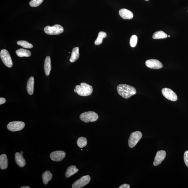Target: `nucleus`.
<instances>
[{
    "mask_svg": "<svg viewBox=\"0 0 188 188\" xmlns=\"http://www.w3.org/2000/svg\"><path fill=\"white\" fill-rule=\"evenodd\" d=\"M117 90L119 95L125 99L129 98L137 93L134 87L125 84H120L117 86Z\"/></svg>",
    "mask_w": 188,
    "mask_h": 188,
    "instance_id": "1",
    "label": "nucleus"
},
{
    "mask_svg": "<svg viewBox=\"0 0 188 188\" xmlns=\"http://www.w3.org/2000/svg\"><path fill=\"white\" fill-rule=\"evenodd\" d=\"M75 87L74 92L82 96H88L90 95L93 92V87L85 83H82L81 85H76Z\"/></svg>",
    "mask_w": 188,
    "mask_h": 188,
    "instance_id": "2",
    "label": "nucleus"
},
{
    "mask_svg": "<svg viewBox=\"0 0 188 188\" xmlns=\"http://www.w3.org/2000/svg\"><path fill=\"white\" fill-rule=\"evenodd\" d=\"M98 117L97 114L93 111L82 113L80 116V119L85 123L95 122L97 120Z\"/></svg>",
    "mask_w": 188,
    "mask_h": 188,
    "instance_id": "3",
    "label": "nucleus"
},
{
    "mask_svg": "<svg viewBox=\"0 0 188 188\" xmlns=\"http://www.w3.org/2000/svg\"><path fill=\"white\" fill-rule=\"evenodd\" d=\"M64 30V28L59 25H54L52 27L47 26L44 28L45 32L49 35H59L63 32Z\"/></svg>",
    "mask_w": 188,
    "mask_h": 188,
    "instance_id": "4",
    "label": "nucleus"
},
{
    "mask_svg": "<svg viewBox=\"0 0 188 188\" xmlns=\"http://www.w3.org/2000/svg\"><path fill=\"white\" fill-rule=\"evenodd\" d=\"M142 137V133L140 131H136L132 133L128 140L129 147L131 148L134 147Z\"/></svg>",
    "mask_w": 188,
    "mask_h": 188,
    "instance_id": "5",
    "label": "nucleus"
},
{
    "mask_svg": "<svg viewBox=\"0 0 188 188\" xmlns=\"http://www.w3.org/2000/svg\"><path fill=\"white\" fill-rule=\"evenodd\" d=\"M0 56L2 61L7 67L11 68L13 64L10 55L8 51L5 49L1 50L0 53Z\"/></svg>",
    "mask_w": 188,
    "mask_h": 188,
    "instance_id": "6",
    "label": "nucleus"
},
{
    "mask_svg": "<svg viewBox=\"0 0 188 188\" xmlns=\"http://www.w3.org/2000/svg\"><path fill=\"white\" fill-rule=\"evenodd\" d=\"M25 125V123L21 121H13L8 124L7 128L11 132H17L22 130L24 128Z\"/></svg>",
    "mask_w": 188,
    "mask_h": 188,
    "instance_id": "7",
    "label": "nucleus"
},
{
    "mask_svg": "<svg viewBox=\"0 0 188 188\" xmlns=\"http://www.w3.org/2000/svg\"><path fill=\"white\" fill-rule=\"evenodd\" d=\"M91 177L89 175L84 176L75 181L72 185V188H81L87 185L90 181Z\"/></svg>",
    "mask_w": 188,
    "mask_h": 188,
    "instance_id": "8",
    "label": "nucleus"
},
{
    "mask_svg": "<svg viewBox=\"0 0 188 188\" xmlns=\"http://www.w3.org/2000/svg\"><path fill=\"white\" fill-rule=\"evenodd\" d=\"M162 93L166 98L173 101H177L178 97L176 94L171 89L164 88L162 90Z\"/></svg>",
    "mask_w": 188,
    "mask_h": 188,
    "instance_id": "9",
    "label": "nucleus"
},
{
    "mask_svg": "<svg viewBox=\"0 0 188 188\" xmlns=\"http://www.w3.org/2000/svg\"><path fill=\"white\" fill-rule=\"evenodd\" d=\"M66 153L61 150L56 151L50 155L51 159L54 161L59 162L63 160L66 156Z\"/></svg>",
    "mask_w": 188,
    "mask_h": 188,
    "instance_id": "10",
    "label": "nucleus"
},
{
    "mask_svg": "<svg viewBox=\"0 0 188 188\" xmlns=\"http://www.w3.org/2000/svg\"><path fill=\"white\" fill-rule=\"evenodd\" d=\"M146 65L147 67L153 69H159L163 67V65L159 61L152 59L146 61Z\"/></svg>",
    "mask_w": 188,
    "mask_h": 188,
    "instance_id": "11",
    "label": "nucleus"
},
{
    "mask_svg": "<svg viewBox=\"0 0 188 188\" xmlns=\"http://www.w3.org/2000/svg\"><path fill=\"white\" fill-rule=\"evenodd\" d=\"M166 155V153L165 151L163 150L158 151L157 153L155 158L153 165L155 166L159 165L164 160Z\"/></svg>",
    "mask_w": 188,
    "mask_h": 188,
    "instance_id": "12",
    "label": "nucleus"
},
{
    "mask_svg": "<svg viewBox=\"0 0 188 188\" xmlns=\"http://www.w3.org/2000/svg\"><path fill=\"white\" fill-rule=\"evenodd\" d=\"M119 13L120 16L124 19H131L134 17L132 12L125 9H121L119 11Z\"/></svg>",
    "mask_w": 188,
    "mask_h": 188,
    "instance_id": "13",
    "label": "nucleus"
},
{
    "mask_svg": "<svg viewBox=\"0 0 188 188\" xmlns=\"http://www.w3.org/2000/svg\"><path fill=\"white\" fill-rule=\"evenodd\" d=\"M15 160L16 163L20 167H24L26 164L25 158H23L22 154L17 152L15 154Z\"/></svg>",
    "mask_w": 188,
    "mask_h": 188,
    "instance_id": "14",
    "label": "nucleus"
},
{
    "mask_svg": "<svg viewBox=\"0 0 188 188\" xmlns=\"http://www.w3.org/2000/svg\"><path fill=\"white\" fill-rule=\"evenodd\" d=\"M8 165V161L7 155L5 154L0 156V168L2 170L7 169Z\"/></svg>",
    "mask_w": 188,
    "mask_h": 188,
    "instance_id": "15",
    "label": "nucleus"
},
{
    "mask_svg": "<svg viewBox=\"0 0 188 188\" xmlns=\"http://www.w3.org/2000/svg\"><path fill=\"white\" fill-rule=\"evenodd\" d=\"M44 68L45 73L46 76L49 75L51 69V58L50 56H47L45 59Z\"/></svg>",
    "mask_w": 188,
    "mask_h": 188,
    "instance_id": "16",
    "label": "nucleus"
},
{
    "mask_svg": "<svg viewBox=\"0 0 188 188\" xmlns=\"http://www.w3.org/2000/svg\"><path fill=\"white\" fill-rule=\"evenodd\" d=\"M34 78L31 77L29 78L27 83V90L29 95H32L34 93Z\"/></svg>",
    "mask_w": 188,
    "mask_h": 188,
    "instance_id": "17",
    "label": "nucleus"
},
{
    "mask_svg": "<svg viewBox=\"0 0 188 188\" xmlns=\"http://www.w3.org/2000/svg\"><path fill=\"white\" fill-rule=\"evenodd\" d=\"M80 56L79 48L78 47H75L72 50L71 57L70 59V61L74 62L78 59Z\"/></svg>",
    "mask_w": 188,
    "mask_h": 188,
    "instance_id": "18",
    "label": "nucleus"
},
{
    "mask_svg": "<svg viewBox=\"0 0 188 188\" xmlns=\"http://www.w3.org/2000/svg\"><path fill=\"white\" fill-rule=\"evenodd\" d=\"M78 171V169L76 168L75 166H69L67 168L65 176L67 178H69L74 175Z\"/></svg>",
    "mask_w": 188,
    "mask_h": 188,
    "instance_id": "19",
    "label": "nucleus"
},
{
    "mask_svg": "<svg viewBox=\"0 0 188 188\" xmlns=\"http://www.w3.org/2000/svg\"><path fill=\"white\" fill-rule=\"evenodd\" d=\"M16 54L17 55L20 57H22L30 56L31 55V52L30 51L25 49L20 48L17 50L16 51Z\"/></svg>",
    "mask_w": 188,
    "mask_h": 188,
    "instance_id": "20",
    "label": "nucleus"
},
{
    "mask_svg": "<svg viewBox=\"0 0 188 188\" xmlns=\"http://www.w3.org/2000/svg\"><path fill=\"white\" fill-rule=\"evenodd\" d=\"M43 182L45 185H47L49 181L51 180L52 178V174L49 171H46L42 174Z\"/></svg>",
    "mask_w": 188,
    "mask_h": 188,
    "instance_id": "21",
    "label": "nucleus"
},
{
    "mask_svg": "<svg viewBox=\"0 0 188 188\" xmlns=\"http://www.w3.org/2000/svg\"><path fill=\"white\" fill-rule=\"evenodd\" d=\"M107 36L106 33L103 32V31H101L99 33L98 35L96 40L95 42V44L97 46L101 45L103 43V39L104 38H106Z\"/></svg>",
    "mask_w": 188,
    "mask_h": 188,
    "instance_id": "22",
    "label": "nucleus"
},
{
    "mask_svg": "<svg viewBox=\"0 0 188 188\" xmlns=\"http://www.w3.org/2000/svg\"><path fill=\"white\" fill-rule=\"evenodd\" d=\"M167 37V35L162 31H156L154 33L152 36L153 38L154 39L166 38Z\"/></svg>",
    "mask_w": 188,
    "mask_h": 188,
    "instance_id": "23",
    "label": "nucleus"
},
{
    "mask_svg": "<svg viewBox=\"0 0 188 188\" xmlns=\"http://www.w3.org/2000/svg\"><path fill=\"white\" fill-rule=\"evenodd\" d=\"M87 138L84 137H80L78 138L77 141V145L80 148L85 147L87 144Z\"/></svg>",
    "mask_w": 188,
    "mask_h": 188,
    "instance_id": "24",
    "label": "nucleus"
},
{
    "mask_svg": "<svg viewBox=\"0 0 188 188\" xmlns=\"http://www.w3.org/2000/svg\"><path fill=\"white\" fill-rule=\"evenodd\" d=\"M17 44L25 48H33V46L30 43L25 40L17 41Z\"/></svg>",
    "mask_w": 188,
    "mask_h": 188,
    "instance_id": "25",
    "label": "nucleus"
},
{
    "mask_svg": "<svg viewBox=\"0 0 188 188\" xmlns=\"http://www.w3.org/2000/svg\"><path fill=\"white\" fill-rule=\"evenodd\" d=\"M44 0H31L29 4L31 7H36L40 6Z\"/></svg>",
    "mask_w": 188,
    "mask_h": 188,
    "instance_id": "26",
    "label": "nucleus"
},
{
    "mask_svg": "<svg viewBox=\"0 0 188 188\" xmlns=\"http://www.w3.org/2000/svg\"><path fill=\"white\" fill-rule=\"evenodd\" d=\"M137 37L136 35H133L130 39V45L131 47L134 48L136 46L137 42Z\"/></svg>",
    "mask_w": 188,
    "mask_h": 188,
    "instance_id": "27",
    "label": "nucleus"
},
{
    "mask_svg": "<svg viewBox=\"0 0 188 188\" xmlns=\"http://www.w3.org/2000/svg\"><path fill=\"white\" fill-rule=\"evenodd\" d=\"M184 158L185 165L188 167V150L185 152L184 154Z\"/></svg>",
    "mask_w": 188,
    "mask_h": 188,
    "instance_id": "28",
    "label": "nucleus"
},
{
    "mask_svg": "<svg viewBox=\"0 0 188 188\" xmlns=\"http://www.w3.org/2000/svg\"><path fill=\"white\" fill-rule=\"evenodd\" d=\"M119 188H130V185L128 184H123L121 185L119 187Z\"/></svg>",
    "mask_w": 188,
    "mask_h": 188,
    "instance_id": "29",
    "label": "nucleus"
},
{
    "mask_svg": "<svg viewBox=\"0 0 188 188\" xmlns=\"http://www.w3.org/2000/svg\"><path fill=\"white\" fill-rule=\"evenodd\" d=\"M6 102V100L4 98H0V105H1Z\"/></svg>",
    "mask_w": 188,
    "mask_h": 188,
    "instance_id": "30",
    "label": "nucleus"
},
{
    "mask_svg": "<svg viewBox=\"0 0 188 188\" xmlns=\"http://www.w3.org/2000/svg\"><path fill=\"white\" fill-rule=\"evenodd\" d=\"M21 188H30V187H21Z\"/></svg>",
    "mask_w": 188,
    "mask_h": 188,
    "instance_id": "31",
    "label": "nucleus"
},
{
    "mask_svg": "<svg viewBox=\"0 0 188 188\" xmlns=\"http://www.w3.org/2000/svg\"><path fill=\"white\" fill-rule=\"evenodd\" d=\"M21 153L22 154L23 153V152L22 151H21Z\"/></svg>",
    "mask_w": 188,
    "mask_h": 188,
    "instance_id": "32",
    "label": "nucleus"
},
{
    "mask_svg": "<svg viewBox=\"0 0 188 188\" xmlns=\"http://www.w3.org/2000/svg\"><path fill=\"white\" fill-rule=\"evenodd\" d=\"M168 37H170V35H168Z\"/></svg>",
    "mask_w": 188,
    "mask_h": 188,
    "instance_id": "33",
    "label": "nucleus"
},
{
    "mask_svg": "<svg viewBox=\"0 0 188 188\" xmlns=\"http://www.w3.org/2000/svg\"><path fill=\"white\" fill-rule=\"evenodd\" d=\"M145 1H149V0H145Z\"/></svg>",
    "mask_w": 188,
    "mask_h": 188,
    "instance_id": "34",
    "label": "nucleus"
},
{
    "mask_svg": "<svg viewBox=\"0 0 188 188\" xmlns=\"http://www.w3.org/2000/svg\"></svg>",
    "mask_w": 188,
    "mask_h": 188,
    "instance_id": "35",
    "label": "nucleus"
}]
</instances>
